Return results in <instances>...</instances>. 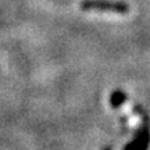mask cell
Instances as JSON below:
<instances>
[{
	"mask_svg": "<svg viewBox=\"0 0 150 150\" xmlns=\"http://www.w3.org/2000/svg\"><path fill=\"white\" fill-rule=\"evenodd\" d=\"M83 11H96V13H111V14H128L129 6L124 1L117 0H85L81 3Z\"/></svg>",
	"mask_w": 150,
	"mask_h": 150,
	"instance_id": "1",
	"label": "cell"
},
{
	"mask_svg": "<svg viewBox=\"0 0 150 150\" xmlns=\"http://www.w3.org/2000/svg\"><path fill=\"white\" fill-rule=\"evenodd\" d=\"M121 110H122V112L125 115H128V124L131 125V128H134V131H136V129L142 125L140 117L132 110V106H131L128 102H125L122 106H121Z\"/></svg>",
	"mask_w": 150,
	"mask_h": 150,
	"instance_id": "2",
	"label": "cell"
}]
</instances>
